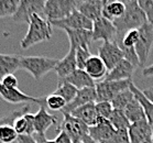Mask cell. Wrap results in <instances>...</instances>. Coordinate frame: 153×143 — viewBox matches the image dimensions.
I'll return each instance as SVG.
<instances>
[{"label": "cell", "instance_id": "83f0119b", "mask_svg": "<svg viewBox=\"0 0 153 143\" xmlns=\"http://www.w3.org/2000/svg\"><path fill=\"white\" fill-rule=\"evenodd\" d=\"M122 111L125 112L126 117H127V119L129 120L130 123H134V122L146 120L142 107H141V105L139 104V101L137 100L136 98H134Z\"/></svg>", "mask_w": 153, "mask_h": 143}, {"label": "cell", "instance_id": "2e32d148", "mask_svg": "<svg viewBox=\"0 0 153 143\" xmlns=\"http://www.w3.org/2000/svg\"><path fill=\"white\" fill-rule=\"evenodd\" d=\"M96 98H97V95H96L95 87L79 89V90H77L75 98L70 104H67L65 106V108L63 109L62 112L63 113H71L78 107H82V106L86 105V104H91V102H96Z\"/></svg>", "mask_w": 153, "mask_h": 143}, {"label": "cell", "instance_id": "ab89813d", "mask_svg": "<svg viewBox=\"0 0 153 143\" xmlns=\"http://www.w3.org/2000/svg\"><path fill=\"white\" fill-rule=\"evenodd\" d=\"M0 85L8 89H17L19 83L14 74H10V75H6L0 79Z\"/></svg>", "mask_w": 153, "mask_h": 143}, {"label": "cell", "instance_id": "8d00e7d4", "mask_svg": "<svg viewBox=\"0 0 153 143\" xmlns=\"http://www.w3.org/2000/svg\"><path fill=\"white\" fill-rule=\"evenodd\" d=\"M29 110H30V105L23 106V107L17 109V110L11 111L10 113H8L7 116H4V117L0 118V126L4 124V123H11V124H13L14 120H16L18 117L22 116L23 113L29 112Z\"/></svg>", "mask_w": 153, "mask_h": 143}, {"label": "cell", "instance_id": "74e56055", "mask_svg": "<svg viewBox=\"0 0 153 143\" xmlns=\"http://www.w3.org/2000/svg\"><path fill=\"white\" fill-rule=\"evenodd\" d=\"M140 9L143 11L148 23L153 27V0H136Z\"/></svg>", "mask_w": 153, "mask_h": 143}, {"label": "cell", "instance_id": "b9f144b4", "mask_svg": "<svg viewBox=\"0 0 153 143\" xmlns=\"http://www.w3.org/2000/svg\"><path fill=\"white\" fill-rule=\"evenodd\" d=\"M17 143H38L35 141L33 136H28V134H22V136H18Z\"/></svg>", "mask_w": 153, "mask_h": 143}, {"label": "cell", "instance_id": "7c38bea8", "mask_svg": "<svg viewBox=\"0 0 153 143\" xmlns=\"http://www.w3.org/2000/svg\"><path fill=\"white\" fill-rule=\"evenodd\" d=\"M93 42L95 41H115V38L117 35V29L111 21H109L104 17L99 18L93 22Z\"/></svg>", "mask_w": 153, "mask_h": 143}, {"label": "cell", "instance_id": "7dc6e473", "mask_svg": "<svg viewBox=\"0 0 153 143\" xmlns=\"http://www.w3.org/2000/svg\"><path fill=\"white\" fill-rule=\"evenodd\" d=\"M75 1H76L77 4H79V2H80V1H83V0H75Z\"/></svg>", "mask_w": 153, "mask_h": 143}, {"label": "cell", "instance_id": "d6a6232c", "mask_svg": "<svg viewBox=\"0 0 153 143\" xmlns=\"http://www.w3.org/2000/svg\"><path fill=\"white\" fill-rule=\"evenodd\" d=\"M17 139L18 133L11 123H4L0 126V143H13Z\"/></svg>", "mask_w": 153, "mask_h": 143}, {"label": "cell", "instance_id": "3957f363", "mask_svg": "<svg viewBox=\"0 0 153 143\" xmlns=\"http://www.w3.org/2000/svg\"><path fill=\"white\" fill-rule=\"evenodd\" d=\"M57 63V59L46 56H21L20 70H27L35 79L40 80L44 75L54 70Z\"/></svg>", "mask_w": 153, "mask_h": 143}, {"label": "cell", "instance_id": "9c48e42d", "mask_svg": "<svg viewBox=\"0 0 153 143\" xmlns=\"http://www.w3.org/2000/svg\"><path fill=\"white\" fill-rule=\"evenodd\" d=\"M98 56L102 59L108 72L123 59V53L115 41L102 42V44L98 47Z\"/></svg>", "mask_w": 153, "mask_h": 143}, {"label": "cell", "instance_id": "bcb514c9", "mask_svg": "<svg viewBox=\"0 0 153 143\" xmlns=\"http://www.w3.org/2000/svg\"><path fill=\"white\" fill-rule=\"evenodd\" d=\"M120 1H122L123 4H126V2H128V1H130V0H120Z\"/></svg>", "mask_w": 153, "mask_h": 143}, {"label": "cell", "instance_id": "484cf974", "mask_svg": "<svg viewBox=\"0 0 153 143\" xmlns=\"http://www.w3.org/2000/svg\"><path fill=\"white\" fill-rule=\"evenodd\" d=\"M13 128L18 136L22 134H28V136H33L35 133L34 129V115L27 112L22 116L18 117L13 122Z\"/></svg>", "mask_w": 153, "mask_h": 143}, {"label": "cell", "instance_id": "277c9868", "mask_svg": "<svg viewBox=\"0 0 153 143\" xmlns=\"http://www.w3.org/2000/svg\"><path fill=\"white\" fill-rule=\"evenodd\" d=\"M77 9L75 0H46L44 18L49 22L62 20Z\"/></svg>", "mask_w": 153, "mask_h": 143}, {"label": "cell", "instance_id": "e575fe53", "mask_svg": "<svg viewBox=\"0 0 153 143\" xmlns=\"http://www.w3.org/2000/svg\"><path fill=\"white\" fill-rule=\"evenodd\" d=\"M93 55L89 51V47H79L75 50V59H76L77 68L79 70H85L87 61Z\"/></svg>", "mask_w": 153, "mask_h": 143}, {"label": "cell", "instance_id": "836d02e7", "mask_svg": "<svg viewBox=\"0 0 153 143\" xmlns=\"http://www.w3.org/2000/svg\"><path fill=\"white\" fill-rule=\"evenodd\" d=\"M45 105L52 111H62L67 104L61 96L52 93L50 96L45 98Z\"/></svg>", "mask_w": 153, "mask_h": 143}, {"label": "cell", "instance_id": "ac0fdd59", "mask_svg": "<svg viewBox=\"0 0 153 143\" xmlns=\"http://www.w3.org/2000/svg\"><path fill=\"white\" fill-rule=\"evenodd\" d=\"M137 67L127 59H121L112 70L107 73L105 80H128L132 79L133 73Z\"/></svg>", "mask_w": 153, "mask_h": 143}, {"label": "cell", "instance_id": "9a60e30c", "mask_svg": "<svg viewBox=\"0 0 153 143\" xmlns=\"http://www.w3.org/2000/svg\"><path fill=\"white\" fill-rule=\"evenodd\" d=\"M68 41H70V49H79V47H89L93 43V32L91 30H84V29H65Z\"/></svg>", "mask_w": 153, "mask_h": 143}, {"label": "cell", "instance_id": "f6af8a7d", "mask_svg": "<svg viewBox=\"0 0 153 143\" xmlns=\"http://www.w3.org/2000/svg\"><path fill=\"white\" fill-rule=\"evenodd\" d=\"M142 143H152V138H151V139L146 140V141H144V142H142Z\"/></svg>", "mask_w": 153, "mask_h": 143}, {"label": "cell", "instance_id": "4dcf8cb0", "mask_svg": "<svg viewBox=\"0 0 153 143\" xmlns=\"http://www.w3.org/2000/svg\"><path fill=\"white\" fill-rule=\"evenodd\" d=\"M108 120L115 130H128L131 124L126 117L125 112L122 110H117V109H114L111 116L109 117Z\"/></svg>", "mask_w": 153, "mask_h": 143}, {"label": "cell", "instance_id": "d6986e66", "mask_svg": "<svg viewBox=\"0 0 153 143\" xmlns=\"http://www.w3.org/2000/svg\"><path fill=\"white\" fill-rule=\"evenodd\" d=\"M77 70L76 59H75V50L70 49L67 54L62 59H59V63L55 66L56 75L59 77V80L65 79L67 76H70L74 70Z\"/></svg>", "mask_w": 153, "mask_h": 143}, {"label": "cell", "instance_id": "6da1fadb", "mask_svg": "<svg viewBox=\"0 0 153 143\" xmlns=\"http://www.w3.org/2000/svg\"><path fill=\"white\" fill-rule=\"evenodd\" d=\"M29 29L25 38L21 40V47L28 50L38 43L44 42L51 39L53 34L52 25L44 17L33 14L29 21Z\"/></svg>", "mask_w": 153, "mask_h": 143}, {"label": "cell", "instance_id": "8992f818", "mask_svg": "<svg viewBox=\"0 0 153 143\" xmlns=\"http://www.w3.org/2000/svg\"><path fill=\"white\" fill-rule=\"evenodd\" d=\"M138 30L140 33V38L134 46V50L139 59L140 67L144 68L153 46V27L146 22V24Z\"/></svg>", "mask_w": 153, "mask_h": 143}, {"label": "cell", "instance_id": "c3c4849f", "mask_svg": "<svg viewBox=\"0 0 153 143\" xmlns=\"http://www.w3.org/2000/svg\"><path fill=\"white\" fill-rule=\"evenodd\" d=\"M152 143H153V134H152Z\"/></svg>", "mask_w": 153, "mask_h": 143}, {"label": "cell", "instance_id": "f1b7e54d", "mask_svg": "<svg viewBox=\"0 0 153 143\" xmlns=\"http://www.w3.org/2000/svg\"><path fill=\"white\" fill-rule=\"evenodd\" d=\"M53 94L61 96L64 100L66 101V104H70L76 96L77 89L74 87L73 85H71L70 83L64 82V80H59V85H57L55 90L53 91Z\"/></svg>", "mask_w": 153, "mask_h": 143}, {"label": "cell", "instance_id": "d590c367", "mask_svg": "<svg viewBox=\"0 0 153 143\" xmlns=\"http://www.w3.org/2000/svg\"><path fill=\"white\" fill-rule=\"evenodd\" d=\"M95 108L97 113V119H109L111 116L114 108L110 102L108 101H98L95 102Z\"/></svg>", "mask_w": 153, "mask_h": 143}, {"label": "cell", "instance_id": "7a4b0ae2", "mask_svg": "<svg viewBox=\"0 0 153 143\" xmlns=\"http://www.w3.org/2000/svg\"><path fill=\"white\" fill-rule=\"evenodd\" d=\"M125 4L126 11L123 16L112 22L119 34H125L130 30L140 29L148 22L143 11L140 9L136 0H130Z\"/></svg>", "mask_w": 153, "mask_h": 143}, {"label": "cell", "instance_id": "60d3db41", "mask_svg": "<svg viewBox=\"0 0 153 143\" xmlns=\"http://www.w3.org/2000/svg\"><path fill=\"white\" fill-rule=\"evenodd\" d=\"M54 142L55 143H74L73 140L71 139V136H68L64 130H59V134L56 136Z\"/></svg>", "mask_w": 153, "mask_h": 143}, {"label": "cell", "instance_id": "d4e9b609", "mask_svg": "<svg viewBox=\"0 0 153 143\" xmlns=\"http://www.w3.org/2000/svg\"><path fill=\"white\" fill-rule=\"evenodd\" d=\"M62 80L67 82V83H70L71 85H73L77 90L83 89V88L95 87V85H96V82H95L85 70H79V68H77L76 70H74L70 76H67L65 79H62Z\"/></svg>", "mask_w": 153, "mask_h": 143}, {"label": "cell", "instance_id": "30bf717a", "mask_svg": "<svg viewBox=\"0 0 153 143\" xmlns=\"http://www.w3.org/2000/svg\"><path fill=\"white\" fill-rule=\"evenodd\" d=\"M52 27L62 29H72V30H76V29H84V30H91L93 29V21L89 19H87L83 13H80L79 11L74 10L68 17L64 18L62 20H57V21L50 22Z\"/></svg>", "mask_w": 153, "mask_h": 143}, {"label": "cell", "instance_id": "1f68e13d", "mask_svg": "<svg viewBox=\"0 0 153 143\" xmlns=\"http://www.w3.org/2000/svg\"><path fill=\"white\" fill-rule=\"evenodd\" d=\"M20 0H0V19L13 17Z\"/></svg>", "mask_w": 153, "mask_h": 143}, {"label": "cell", "instance_id": "ba28073f", "mask_svg": "<svg viewBox=\"0 0 153 143\" xmlns=\"http://www.w3.org/2000/svg\"><path fill=\"white\" fill-rule=\"evenodd\" d=\"M46 0H20L14 16L12 17L14 22H27L29 23L30 18L33 14L44 16V7Z\"/></svg>", "mask_w": 153, "mask_h": 143}, {"label": "cell", "instance_id": "4316f807", "mask_svg": "<svg viewBox=\"0 0 153 143\" xmlns=\"http://www.w3.org/2000/svg\"><path fill=\"white\" fill-rule=\"evenodd\" d=\"M129 88H130V90L132 91V94L134 95V98L139 101V104L141 105V107H142L143 111H144V115H146V121L149 122L150 126L153 128V102H151V101L146 97V95L143 94V91L140 90L139 88L134 85L133 82L131 83V85H130Z\"/></svg>", "mask_w": 153, "mask_h": 143}, {"label": "cell", "instance_id": "f546056e", "mask_svg": "<svg viewBox=\"0 0 153 143\" xmlns=\"http://www.w3.org/2000/svg\"><path fill=\"white\" fill-rule=\"evenodd\" d=\"M133 99H134V95L132 94V91L130 90V88H128V89H125V90H122L121 93H119V94L110 101V104H111L114 109L123 110Z\"/></svg>", "mask_w": 153, "mask_h": 143}, {"label": "cell", "instance_id": "4fadbf2b", "mask_svg": "<svg viewBox=\"0 0 153 143\" xmlns=\"http://www.w3.org/2000/svg\"><path fill=\"white\" fill-rule=\"evenodd\" d=\"M59 119L54 115H51L46 105L40 106L39 110L34 113V129L35 133L38 134H45V132L49 130L50 127L59 126Z\"/></svg>", "mask_w": 153, "mask_h": 143}, {"label": "cell", "instance_id": "7402d4cb", "mask_svg": "<svg viewBox=\"0 0 153 143\" xmlns=\"http://www.w3.org/2000/svg\"><path fill=\"white\" fill-rule=\"evenodd\" d=\"M85 72H86L96 82L98 79L105 78L108 73V70L102 59L98 55H91L89 59L87 61L86 66H85Z\"/></svg>", "mask_w": 153, "mask_h": 143}, {"label": "cell", "instance_id": "681fc988", "mask_svg": "<svg viewBox=\"0 0 153 143\" xmlns=\"http://www.w3.org/2000/svg\"><path fill=\"white\" fill-rule=\"evenodd\" d=\"M152 66H153V64H152Z\"/></svg>", "mask_w": 153, "mask_h": 143}, {"label": "cell", "instance_id": "f35d334b", "mask_svg": "<svg viewBox=\"0 0 153 143\" xmlns=\"http://www.w3.org/2000/svg\"><path fill=\"white\" fill-rule=\"evenodd\" d=\"M102 143H130L128 130H115L111 136Z\"/></svg>", "mask_w": 153, "mask_h": 143}, {"label": "cell", "instance_id": "44dd1931", "mask_svg": "<svg viewBox=\"0 0 153 143\" xmlns=\"http://www.w3.org/2000/svg\"><path fill=\"white\" fill-rule=\"evenodd\" d=\"M102 1V17L109 21L121 18L126 11V4L120 0H101Z\"/></svg>", "mask_w": 153, "mask_h": 143}, {"label": "cell", "instance_id": "5b68a950", "mask_svg": "<svg viewBox=\"0 0 153 143\" xmlns=\"http://www.w3.org/2000/svg\"><path fill=\"white\" fill-rule=\"evenodd\" d=\"M132 83V79L128 80H101L95 85L96 89V102L98 101H110L125 89H128Z\"/></svg>", "mask_w": 153, "mask_h": 143}, {"label": "cell", "instance_id": "7bdbcfd3", "mask_svg": "<svg viewBox=\"0 0 153 143\" xmlns=\"http://www.w3.org/2000/svg\"><path fill=\"white\" fill-rule=\"evenodd\" d=\"M142 75L144 77H152L153 76V66L150 65L148 67H144L142 70Z\"/></svg>", "mask_w": 153, "mask_h": 143}, {"label": "cell", "instance_id": "5bb4252c", "mask_svg": "<svg viewBox=\"0 0 153 143\" xmlns=\"http://www.w3.org/2000/svg\"><path fill=\"white\" fill-rule=\"evenodd\" d=\"M128 134L130 143H142L152 138L153 128L146 120H142L131 123L128 129Z\"/></svg>", "mask_w": 153, "mask_h": 143}, {"label": "cell", "instance_id": "ee69618b", "mask_svg": "<svg viewBox=\"0 0 153 143\" xmlns=\"http://www.w3.org/2000/svg\"><path fill=\"white\" fill-rule=\"evenodd\" d=\"M143 91V94L146 95V97L149 99L151 102H153V87H150V88H146L144 89Z\"/></svg>", "mask_w": 153, "mask_h": 143}, {"label": "cell", "instance_id": "ffe728a7", "mask_svg": "<svg viewBox=\"0 0 153 143\" xmlns=\"http://www.w3.org/2000/svg\"><path fill=\"white\" fill-rule=\"evenodd\" d=\"M77 10L87 19L94 22L102 17V1L101 0H83L77 4Z\"/></svg>", "mask_w": 153, "mask_h": 143}, {"label": "cell", "instance_id": "e0dca14e", "mask_svg": "<svg viewBox=\"0 0 153 143\" xmlns=\"http://www.w3.org/2000/svg\"><path fill=\"white\" fill-rule=\"evenodd\" d=\"M115 132L114 127L108 119H97V123L88 128V136L96 143H102Z\"/></svg>", "mask_w": 153, "mask_h": 143}, {"label": "cell", "instance_id": "cb8c5ba5", "mask_svg": "<svg viewBox=\"0 0 153 143\" xmlns=\"http://www.w3.org/2000/svg\"><path fill=\"white\" fill-rule=\"evenodd\" d=\"M21 55L0 53V79L6 75L14 74L20 70Z\"/></svg>", "mask_w": 153, "mask_h": 143}, {"label": "cell", "instance_id": "603a6c76", "mask_svg": "<svg viewBox=\"0 0 153 143\" xmlns=\"http://www.w3.org/2000/svg\"><path fill=\"white\" fill-rule=\"evenodd\" d=\"M71 115L79 119L80 121H83L88 128L97 123V113H96V108H95V102L86 104L82 107H78L71 112Z\"/></svg>", "mask_w": 153, "mask_h": 143}, {"label": "cell", "instance_id": "8fae6325", "mask_svg": "<svg viewBox=\"0 0 153 143\" xmlns=\"http://www.w3.org/2000/svg\"><path fill=\"white\" fill-rule=\"evenodd\" d=\"M0 97L4 101H7L9 104H13V105H18V104H28V105L29 104H38L40 106L45 105L44 97H33V96L22 93L19 88L8 89L1 85H0Z\"/></svg>", "mask_w": 153, "mask_h": 143}, {"label": "cell", "instance_id": "52a82bcc", "mask_svg": "<svg viewBox=\"0 0 153 143\" xmlns=\"http://www.w3.org/2000/svg\"><path fill=\"white\" fill-rule=\"evenodd\" d=\"M57 130H64L74 143L80 142L84 136L88 134V127L71 113H63V120L59 123Z\"/></svg>", "mask_w": 153, "mask_h": 143}]
</instances>
